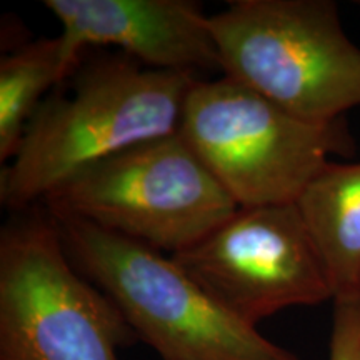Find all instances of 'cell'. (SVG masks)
Wrapping results in <instances>:
<instances>
[{
  "instance_id": "cell-1",
  "label": "cell",
  "mask_w": 360,
  "mask_h": 360,
  "mask_svg": "<svg viewBox=\"0 0 360 360\" xmlns=\"http://www.w3.org/2000/svg\"><path fill=\"white\" fill-rule=\"evenodd\" d=\"M69 92L45 98L0 174V202L42 204L84 170L179 130L184 103L200 77L147 69L132 58H98L75 70Z\"/></svg>"
},
{
  "instance_id": "cell-2",
  "label": "cell",
  "mask_w": 360,
  "mask_h": 360,
  "mask_svg": "<svg viewBox=\"0 0 360 360\" xmlns=\"http://www.w3.org/2000/svg\"><path fill=\"white\" fill-rule=\"evenodd\" d=\"M56 222L75 267L162 360H302L224 309L170 255L82 220Z\"/></svg>"
},
{
  "instance_id": "cell-3",
  "label": "cell",
  "mask_w": 360,
  "mask_h": 360,
  "mask_svg": "<svg viewBox=\"0 0 360 360\" xmlns=\"http://www.w3.org/2000/svg\"><path fill=\"white\" fill-rule=\"evenodd\" d=\"M222 75L315 124L360 107V49L332 0H233L209 15Z\"/></svg>"
},
{
  "instance_id": "cell-4",
  "label": "cell",
  "mask_w": 360,
  "mask_h": 360,
  "mask_svg": "<svg viewBox=\"0 0 360 360\" xmlns=\"http://www.w3.org/2000/svg\"><path fill=\"white\" fill-rule=\"evenodd\" d=\"M179 134L238 209L295 204L330 155L355 150L344 119L309 122L225 75L192 85Z\"/></svg>"
},
{
  "instance_id": "cell-5",
  "label": "cell",
  "mask_w": 360,
  "mask_h": 360,
  "mask_svg": "<svg viewBox=\"0 0 360 360\" xmlns=\"http://www.w3.org/2000/svg\"><path fill=\"white\" fill-rule=\"evenodd\" d=\"M42 204L52 217L82 220L170 255L238 210L179 130L98 162Z\"/></svg>"
},
{
  "instance_id": "cell-6",
  "label": "cell",
  "mask_w": 360,
  "mask_h": 360,
  "mask_svg": "<svg viewBox=\"0 0 360 360\" xmlns=\"http://www.w3.org/2000/svg\"><path fill=\"white\" fill-rule=\"evenodd\" d=\"M139 337L72 262L56 219L32 214L0 236V360H119Z\"/></svg>"
},
{
  "instance_id": "cell-7",
  "label": "cell",
  "mask_w": 360,
  "mask_h": 360,
  "mask_svg": "<svg viewBox=\"0 0 360 360\" xmlns=\"http://www.w3.org/2000/svg\"><path fill=\"white\" fill-rule=\"evenodd\" d=\"M170 257L252 327L281 310L334 300L295 204L238 209L199 244Z\"/></svg>"
},
{
  "instance_id": "cell-8",
  "label": "cell",
  "mask_w": 360,
  "mask_h": 360,
  "mask_svg": "<svg viewBox=\"0 0 360 360\" xmlns=\"http://www.w3.org/2000/svg\"><path fill=\"white\" fill-rule=\"evenodd\" d=\"M69 74L87 47H117L147 69L192 74L220 69L217 45L200 4L191 0H45ZM202 79V77H200Z\"/></svg>"
},
{
  "instance_id": "cell-9",
  "label": "cell",
  "mask_w": 360,
  "mask_h": 360,
  "mask_svg": "<svg viewBox=\"0 0 360 360\" xmlns=\"http://www.w3.org/2000/svg\"><path fill=\"white\" fill-rule=\"evenodd\" d=\"M295 205L326 269L334 300L360 297V162L327 164Z\"/></svg>"
},
{
  "instance_id": "cell-10",
  "label": "cell",
  "mask_w": 360,
  "mask_h": 360,
  "mask_svg": "<svg viewBox=\"0 0 360 360\" xmlns=\"http://www.w3.org/2000/svg\"><path fill=\"white\" fill-rule=\"evenodd\" d=\"M70 74L58 37L25 44L0 60V160L11 162L44 96Z\"/></svg>"
},
{
  "instance_id": "cell-11",
  "label": "cell",
  "mask_w": 360,
  "mask_h": 360,
  "mask_svg": "<svg viewBox=\"0 0 360 360\" xmlns=\"http://www.w3.org/2000/svg\"><path fill=\"white\" fill-rule=\"evenodd\" d=\"M328 360H360V297L334 300Z\"/></svg>"
}]
</instances>
